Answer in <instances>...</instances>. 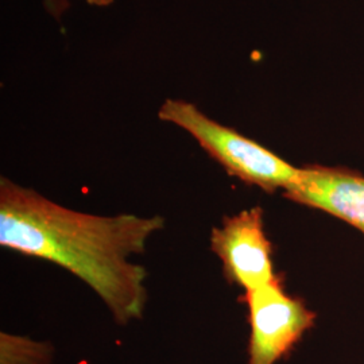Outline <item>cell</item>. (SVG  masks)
Returning <instances> with one entry per match:
<instances>
[{
	"mask_svg": "<svg viewBox=\"0 0 364 364\" xmlns=\"http://www.w3.org/2000/svg\"><path fill=\"white\" fill-rule=\"evenodd\" d=\"M158 117L186 131L230 176L247 185L274 193L279 189L285 192L299 181V168L213 120L191 102L166 99L158 111Z\"/></svg>",
	"mask_w": 364,
	"mask_h": 364,
	"instance_id": "obj_2",
	"label": "cell"
},
{
	"mask_svg": "<svg viewBox=\"0 0 364 364\" xmlns=\"http://www.w3.org/2000/svg\"><path fill=\"white\" fill-rule=\"evenodd\" d=\"M210 250L221 262L223 274L231 284L251 291L269 285L274 272L273 246L264 231L263 209H245L225 216L220 227L210 231Z\"/></svg>",
	"mask_w": 364,
	"mask_h": 364,
	"instance_id": "obj_4",
	"label": "cell"
},
{
	"mask_svg": "<svg viewBox=\"0 0 364 364\" xmlns=\"http://www.w3.org/2000/svg\"><path fill=\"white\" fill-rule=\"evenodd\" d=\"M43 3L46 10L57 19H60L70 6L69 0H43Z\"/></svg>",
	"mask_w": 364,
	"mask_h": 364,
	"instance_id": "obj_7",
	"label": "cell"
},
{
	"mask_svg": "<svg viewBox=\"0 0 364 364\" xmlns=\"http://www.w3.org/2000/svg\"><path fill=\"white\" fill-rule=\"evenodd\" d=\"M284 196L346 221L364 235V176L355 170L314 164L301 166L299 181Z\"/></svg>",
	"mask_w": 364,
	"mask_h": 364,
	"instance_id": "obj_5",
	"label": "cell"
},
{
	"mask_svg": "<svg viewBox=\"0 0 364 364\" xmlns=\"http://www.w3.org/2000/svg\"><path fill=\"white\" fill-rule=\"evenodd\" d=\"M161 216H97L66 208L38 192L0 178V245L48 260L85 282L119 326L141 318L147 302V272L131 263L149 237L162 230Z\"/></svg>",
	"mask_w": 364,
	"mask_h": 364,
	"instance_id": "obj_1",
	"label": "cell"
},
{
	"mask_svg": "<svg viewBox=\"0 0 364 364\" xmlns=\"http://www.w3.org/2000/svg\"><path fill=\"white\" fill-rule=\"evenodd\" d=\"M0 336V364H50L52 362L53 348L48 343L9 333H1Z\"/></svg>",
	"mask_w": 364,
	"mask_h": 364,
	"instance_id": "obj_6",
	"label": "cell"
},
{
	"mask_svg": "<svg viewBox=\"0 0 364 364\" xmlns=\"http://www.w3.org/2000/svg\"><path fill=\"white\" fill-rule=\"evenodd\" d=\"M88 4L96 6V7H107L109 4H112L115 0H85Z\"/></svg>",
	"mask_w": 364,
	"mask_h": 364,
	"instance_id": "obj_8",
	"label": "cell"
},
{
	"mask_svg": "<svg viewBox=\"0 0 364 364\" xmlns=\"http://www.w3.org/2000/svg\"><path fill=\"white\" fill-rule=\"evenodd\" d=\"M250 340L248 364H277L287 358L313 328L317 314L287 293L278 277L266 287L245 291Z\"/></svg>",
	"mask_w": 364,
	"mask_h": 364,
	"instance_id": "obj_3",
	"label": "cell"
}]
</instances>
